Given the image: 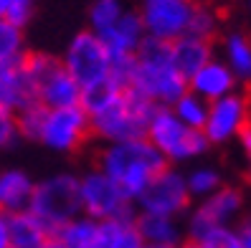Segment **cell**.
<instances>
[{
	"mask_svg": "<svg viewBox=\"0 0 251 248\" xmlns=\"http://www.w3.org/2000/svg\"><path fill=\"white\" fill-rule=\"evenodd\" d=\"M196 0H140V21L145 33L160 41H175L185 36Z\"/></svg>",
	"mask_w": 251,
	"mask_h": 248,
	"instance_id": "cell-12",
	"label": "cell"
},
{
	"mask_svg": "<svg viewBox=\"0 0 251 248\" xmlns=\"http://www.w3.org/2000/svg\"><path fill=\"white\" fill-rule=\"evenodd\" d=\"M145 139L152 144L155 150L162 152V157L170 165L175 162H188L193 157H201L211 147L205 135L201 129H188L178 116L173 114L170 107H157L147 122Z\"/></svg>",
	"mask_w": 251,
	"mask_h": 248,
	"instance_id": "cell-5",
	"label": "cell"
},
{
	"mask_svg": "<svg viewBox=\"0 0 251 248\" xmlns=\"http://www.w3.org/2000/svg\"><path fill=\"white\" fill-rule=\"evenodd\" d=\"M38 101L36 86L21 66H0V107L18 114Z\"/></svg>",
	"mask_w": 251,
	"mask_h": 248,
	"instance_id": "cell-16",
	"label": "cell"
},
{
	"mask_svg": "<svg viewBox=\"0 0 251 248\" xmlns=\"http://www.w3.org/2000/svg\"><path fill=\"white\" fill-rule=\"evenodd\" d=\"M36 13V0H3V21L18 25L25 31Z\"/></svg>",
	"mask_w": 251,
	"mask_h": 248,
	"instance_id": "cell-30",
	"label": "cell"
},
{
	"mask_svg": "<svg viewBox=\"0 0 251 248\" xmlns=\"http://www.w3.org/2000/svg\"><path fill=\"white\" fill-rule=\"evenodd\" d=\"M236 236H239V243L241 248H251V218H246V221L239 223V228H233Z\"/></svg>",
	"mask_w": 251,
	"mask_h": 248,
	"instance_id": "cell-33",
	"label": "cell"
},
{
	"mask_svg": "<svg viewBox=\"0 0 251 248\" xmlns=\"http://www.w3.org/2000/svg\"><path fill=\"white\" fill-rule=\"evenodd\" d=\"M23 71L36 86L38 104H43L46 109L81 104L79 84L66 74L58 56L43 53V51H28V56L23 58Z\"/></svg>",
	"mask_w": 251,
	"mask_h": 248,
	"instance_id": "cell-6",
	"label": "cell"
},
{
	"mask_svg": "<svg viewBox=\"0 0 251 248\" xmlns=\"http://www.w3.org/2000/svg\"><path fill=\"white\" fill-rule=\"evenodd\" d=\"M0 248H10V233H8V215L0 210Z\"/></svg>",
	"mask_w": 251,
	"mask_h": 248,
	"instance_id": "cell-34",
	"label": "cell"
},
{
	"mask_svg": "<svg viewBox=\"0 0 251 248\" xmlns=\"http://www.w3.org/2000/svg\"><path fill=\"white\" fill-rule=\"evenodd\" d=\"M135 228L147 248H175L185 241L178 218L157 213H135Z\"/></svg>",
	"mask_w": 251,
	"mask_h": 248,
	"instance_id": "cell-14",
	"label": "cell"
},
{
	"mask_svg": "<svg viewBox=\"0 0 251 248\" xmlns=\"http://www.w3.org/2000/svg\"><path fill=\"white\" fill-rule=\"evenodd\" d=\"M58 58H61L66 74L79 84L81 91L109 81V51L104 48L101 38L89 28L74 36Z\"/></svg>",
	"mask_w": 251,
	"mask_h": 248,
	"instance_id": "cell-7",
	"label": "cell"
},
{
	"mask_svg": "<svg viewBox=\"0 0 251 248\" xmlns=\"http://www.w3.org/2000/svg\"><path fill=\"white\" fill-rule=\"evenodd\" d=\"M170 58H173L175 71L183 79H190L198 68H203L213 58V41H203L185 33L180 38L170 41Z\"/></svg>",
	"mask_w": 251,
	"mask_h": 248,
	"instance_id": "cell-18",
	"label": "cell"
},
{
	"mask_svg": "<svg viewBox=\"0 0 251 248\" xmlns=\"http://www.w3.org/2000/svg\"><path fill=\"white\" fill-rule=\"evenodd\" d=\"M8 233H10V248H41L53 236L31 210L10 213L8 215Z\"/></svg>",
	"mask_w": 251,
	"mask_h": 248,
	"instance_id": "cell-21",
	"label": "cell"
},
{
	"mask_svg": "<svg viewBox=\"0 0 251 248\" xmlns=\"http://www.w3.org/2000/svg\"><path fill=\"white\" fill-rule=\"evenodd\" d=\"M38 221L51 233L66 225L71 218L81 215V198H79V175L74 172H53L43 178L33 187V198L28 205Z\"/></svg>",
	"mask_w": 251,
	"mask_h": 248,
	"instance_id": "cell-4",
	"label": "cell"
},
{
	"mask_svg": "<svg viewBox=\"0 0 251 248\" xmlns=\"http://www.w3.org/2000/svg\"><path fill=\"white\" fill-rule=\"evenodd\" d=\"M168 165L170 162L162 157V152L155 150L145 137L101 144L97 157H94V167H99L104 175H109V178L120 185L125 198L132 200V203L142 195L147 182H150L160 170H165Z\"/></svg>",
	"mask_w": 251,
	"mask_h": 248,
	"instance_id": "cell-1",
	"label": "cell"
},
{
	"mask_svg": "<svg viewBox=\"0 0 251 248\" xmlns=\"http://www.w3.org/2000/svg\"><path fill=\"white\" fill-rule=\"evenodd\" d=\"M41 248H66V246H64V243H61V241H58V238H56V236H51V238H49V241H46V243H43V246H41Z\"/></svg>",
	"mask_w": 251,
	"mask_h": 248,
	"instance_id": "cell-35",
	"label": "cell"
},
{
	"mask_svg": "<svg viewBox=\"0 0 251 248\" xmlns=\"http://www.w3.org/2000/svg\"><path fill=\"white\" fill-rule=\"evenodd\" d=\"M79 198H81V213L94 218V221L132 218L137 213L135 203L127 200L120 185L99 167H89L79 175Z\"/></svg>",
	"mask_w": 251,
	"mask_h": 248,
	"instance_id": "cell-8",
	"label": "cell"
},
{
	"mask_svg": "<svg viewBox=\"0 0 251 248\" xmlns=\"http://www.w3.org/2000/svg\"><path fill=\"white\" fill-rule=\"evenodd\" d=\"M43 116H46V107L43 104H31L16 114V127H18V137L28 142H38L41 137V127H43Z\"/></svg>",
	"mask_w": 251,
	"mask_h": 248,
	"instance_id": "cell-29",
	"label": "cell"
},
{
	"mask_svg": "<svg viewBox=\"0 0 251 248\" xmlns=\"http://www.w3.org/2000/svg\"><path fill=\"white\" fill-rule=\"evenodd\" d=\"M36 180L21 167H8L0 172V210L3 213H21L28 210L33 198Z\"/></svg>",
	"mask_w": 251,
	"mask_h": 248,
	"instance_id": "cell-19",
	"label": "cell"
},
{
	"mask_svg": "<svg viewBox=\"0 0 251 248\" xmlns=\"http://www.w3.org/2000/svg\"><path fill=\"white\" fill-rule=\"evenodd\" d=\"M21 137H18V127H16V114L0 107V150L13 147Z\"/></svg>",
	"mask_w": 251,
	"mask_h": 248,
	"instance_id": "cell-32",
	"label": "cell"
},
{
	"mask_svg": "<svg viewBox=\"0 0 251 248\" xmlns=\"http://www.w3.org/2000/svg\"><path fill=\"white\" fill-rule=\"evenodd\" d=\"M132 89H137L155 107H173L185 91L188 79H183L173 66L170 43L152 36H145L135 51V74Z\"/></svg>",
	"mask_w": 251,
	"mask_h": 248,
	"instance_id": "cell-2",
	"label": "cell"
},
{
	"mask_svg": "<svg viewBox=\"0 0 251 248\" xmlns=\"http://www.w3.org/2000/svg\"><path fill=\"white\" fill-rule=\"evenodd\" d=\"M94 233H97V221L81 213L76 218H71L66 225H61L53 236L66 248H89L94 241Z\"/></svg>",
	"mask_w": 251,
	"mask_h": 248,
	"instance_id": "cell-24",
	"label": "cell"
},
{
	"mask_svg": "<svg viewBox=\"0 0 251 248\" xmlns=\"http://www.w3.org/2000/svg\"><path fill=\"white\" fill-rule=\"evenodd\" d=\"M236 84L239 81H236V76L231 74V68L224 61L211 58L203 68H198L196 74L188 79V91L198 94L201 99H205L211 104V101L236 91Z\"/></svg>",
	"mask_w": 251,
	"mask_h": 248,
	"instance_id": "cell-15",
	"label": "cell"
},
{
	"mask_svg": "<svg viewBox=\"0 0 251 248\" xmlns=\"http://www.w3.org/2000/svg\"><path fill=\"white\" fill-rule=\"evenodd\" d=\"M244 208V193L239 187L221 185L216 193L203 198L196 208L188 210V223H185V238L198 241L213 228L228 225Z\"/></svg>",
	"mask_w": 251,
	"mask_h": 248,
	"instance_id": "cell-11",
	"label": "cell"
},
{
	"mask_svg": "<svg viewBox=\"0 0 251 248\" xmlns=\"http://www.w3.org/2000/svg\"><path fill=\"white\" fill-rule=\"evenodd\" d=\"M125 10H127L125 0H94L89 8V31L101 36L122 18Z\"/></svg>",
	"mask_w": 251,
	"mask_h": 248,
	"instance_id": "cell-26",
	"label": "cell"
},
{
	"mask_svg": "<svg viewBox=\"0 0 251 248\" xmlns=\"http://www.w3.org/2000/svg\"><path fill=\"white\" fill-rule=\"evenodd\" d=\"M28 56L23 28L0 18V66H21Z\"/></svg>",
	"mask_w": 251,
	"mask_h": 248,
	"instance_id": "cell-23",
	"label": "cell"
},
{
	"mask_svg": "<svg viewBox=\"0 0 251 248\" xmlns=\"http://www.w3.org/2000/svg\"><path fill=\"white\" fill-rule=\"evenodd\" d=\"M89 137H92L89 114L84 112L81 104H76L61 109H46L38 144H43L56 155H74L89 142Z\"/></svg>",
	"mask_w": 251,
	"mask_h": 248,
	"instance_id": "cell-9",
	"label": "cell"
},
{
	"mask_svg": "<svg viewBox=\"0 0 251 248\" xmlns=\"http://www.w3.org/2000/svg\"><path fill=\"white\" fill-rule=\"evenodd\" d=\"M142 248H147V246H142Z\"/></svg>",
	"mask_w": 251,
	"mask_h": 248,
	"instance_id": "cell-37",
	"label": "cell"
},
{
	"mask_svg": "<svg viewBox=\"0 0 251 248\" xmlns=\"http://www.w3.org/2000/svg\"><path fill=\"white\" fill-rule=\"evenodd\" d=\"M0 18H3V0H0Z\"/></svg>",
	"mask_w": 251,
	"mask_h": 248,
	"instance_id": "cell-36",
	"label": "cell"
},
{
	"mask_svg": "<svg viewBox=\"0 0 251 248\" xmlns=\"http://www.w3.org/2000/svg\"><path fill=\"white\" fill-rule=\"evenodd\" d=\"M218 13L211 8V5H205V3H196L193 8V16H190L188 21V36H196V38H203V41H213L218 36Z\"/></svg>",
	"mask_w": 251,
	"mask_h": 248,
	"instance_id": "cell-27",
	"label": "cell"
},
{
	"mask_svg": "<svg viewBox=\"0 0 251 248\" xmlns=\"http://www.w3.org/2000/svg\"><path fill=\"white\" fill-rule=\"evenodd\" d=\"M157 107L137 89H122L117 91L101 109L89 114V129L92 137L101 144L109 142H127L145 137L147 122Z\"/></svg>",
	"mask_w": 251,
	"mask_h": 248,
	"instance_id": "cell-3",
	"label": "cell"
},
{
	"mask_svg": "<svg viewBox=\"0 0 251 248\" xmlns=\"http://www.w3.org/2000/svg\"><path fill=\"white\" fill-rule=\"evenodd\" d=\"M190 205H193V198L188 193L185 175L180 170H175L173 165L160 170L147 182L142 195L135 200V208L140 213H157V215H170V218L185 215Z\"/></svg>",
	"mask_w": 251,
	"mask_h": 248,
	"instance_id": "cell-10",
	"label": "cell"
},
{
	"mask_svg": "<svg viewBox=\"0 0 251 248\" xmlns=\"http://www.w3.org/2000/svg\"><path fill=\"white\" fill-rule=\"evenodd\" d=\"M185 185H188L190 198L203 200V198H208L211 193H216L224 182H221L218 170H213V167H196L193 172L185 175Z\"/></svg>",
	"mask_w": 251,
	"mask_h": 248,
	"instance_id": "cell-28",
	"label": "cell"
},
{
	"mask_svg": "<svg viewBox=\"0 0 251 248\" xmlns=\"http://www.w3.org/2000/svg\"><path fill=\"white\" fill-rule=\"evenodd\" d=\"M196 248H241L239 243V236L231 225H224V228H213L211 233H205L203 238L193 241Z\"/></svg>",
	"mask_w": 251,
	"mask_h": 248,
	"instance_id": "cell-31",
	"label": "cell"
},
{
	"mask_svg": "<svg viewBox=\"0 0 251 248\" xmlns=\"http://www.w3.org/2000/svg\"><path fill=\"white\" fill-rule=\"evenodd\" d=\"M224 53H226V66L236 81L251 84V36L249 33H228L224 38Z\"/></svg>",
	"mask_w": 251,
	"mask_h": 248,
	"instance_id": "cell-22",
	"label": "cell"
},
{
	"mask_svg": "<svg viewBox=\"0 0 251 248\" xmlns=\"http://www.w3.org/2000/svg\"><path fill=\"white\" fill-rule=\"evenodd\" d=\"M89 248H142V238L135 228V215L97 221V233Z\"/></svg>",
	"mask_w": 251,
	"mask_h": 248,
	"instance_id": "cell-20",
	"label": "cell"
},
{
	"mask_svg": "<svg viewBox=\"0 0 251 248\" xmlns=\"http://www.w3.org/2000/svg\"><path fill=\"white\" fill-rule=\"evenodd\" d=\"M251 119V107H249V94L246 91H231L208 104V119H205L203 135L208 144H224L249 124Z\"/></svg>",
	"mask_w": 251,
	"mask_h": 248,
	"instance_id": "cell-13",
	"label": "cell"
},
{
	"mask_svg": "<svg viewBox=\"0 0 251 248\" xmlns=\"http://www.w3.org/2000/svg\"><path fill=\"white\" fill-rule=\"evenodd\" d=\"M170 109H173V114L178 116L188 129H201V132H203L205 119H208V101H205V99H201L193 91H185Z\"/></svg>",
	"mask_w": 251,
	"mask_h": 248,
	"instance_id": "cell-25",
	"label": "cell"
},
{
	"mask_svg": "<svg viewBox=\"0 0 251 248\" xmlns=\"http://www.w3.org/2000/svg\"><path fill=\"white\" fill-rule=\"evenodd\" d=\"M145 36L147 33H145V25L140 21V13L127 8L122 13V18L99 38L104 43V48L109 51V56H135V51L140 48Z\"/></svg>",
	"mask_w": 251,
	"mask_h": 248,
	"instance_id": "cell-17",
	"label": "cell"
}]
</instances>
